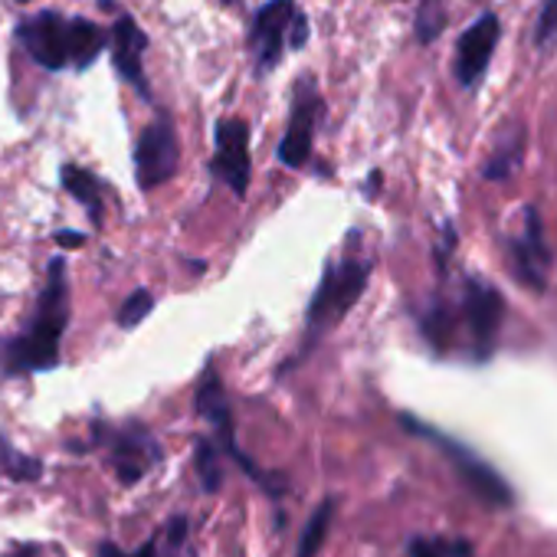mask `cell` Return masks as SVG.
<instances>
[{"label": "cell", "instance_id": "6da1fadb", "mask_svg": "<svg viewBox=\"0 0 557 557\" xmlns=\"http://www.w3.org/2000/svg\"><path fill=\"white\" fill-rule=\"evenodd\" d=\"M371 278V262L368 259H345V262H332L322 275V283L312 296L309 306V335H325L329 329H335L361 299L364 286Z\"/></svg>", "mask_w": 557, "mask_h": 557}, {"label": "cell", "instance_id": "7a4b0ae2", "mask_svg": "<svg viewBox=\"0 0 557 557\" xmlns=\"http://www.w3.org/2000/svg\"><path fill=\"white\" fill-rule=\"evenodd\" d=\"M404 426L413 430V433H420V436H426V440H433V443L453 459L456 472L466 479V485H469L485 505H498V508H508V505H511V488H508V482H505L485 459H479L469 446L449 440L446 433H440V430H433V426H426V423H420V420H413V417H404Z\"/></svg>", "mask_w": 557, "mask_h": 557}, {"label": "cell", "instance_id": "3957f363", "mask_svg": "<svg viewBox=\"0 0 557 557\" xmlns=\"http://www.w3.org/2000/svg\"><path fill=\"white\" fill-rule=\"evenodd\" d=\"M511 256V275L531 293L547 289V272H550V246L544 236V220L534 207H524L521 230L508 239Z\"/></svg>", "mask_w": 557, "mask_h": 557}, {"label": "cell", "instance_id": "277c9868", "mask_svg": "<svg viewBox=\"0 0 557 557\" xmlns=\"http://www.w3.org/2000/svg\"><path fill=\"white\" fill-rule=\"evenodd\" d=\"M135 171H138V184L145 190H154L174 177V171H177V135H174V122L168 112H158L154 122L138 138Z\"/></svg>", "mask_w": 557, "mask_h": 557}, {"label": "cell", "instance_id": "5b68a950", "mask_svg": "<svg viewBox=\"0 0 557 557\" xmlns=\"http://www.w3.org/2000/svg\"><path fill=\"white\" fill-rule=\"evenodd\" d=\"M502 315H505V302H502L498 289H492L488 283H479V278H466L462 322L472 335L475 361H485L492 355L498 329H502Z\"/></svg>", "mask_w": 557, "mask_h": 557}, {"label": "cell", "instance_id": "8992f818", "mask_svg": "<svg viewBox=\"0 0 557 557\" xmlns=\"http://www.w3.org/2000/svg\"><path fill=\"white\" fill-rule=\"evenodd\" d=\"M498 37H502V21L498 14H482L456 44V79L462 89H475L479 79L485 76L488 63H492V53L498 47Z\"/></svg>", "mask_w": 557, "mask_h": 557}, {"label": "cell", "instance_id": "52a82bcc", "mask_svg": "<svg viewBox=\"0 0 557 557\" xmlns=\"http://www.w3.org/2000/svg\"><path fill=\"white\" fill-rule=\"evenodd\" d=\"M210 171L230 184L236 197H246L249 187V125L243 119L216 122V154Z\"/></svg>", "mask_w": 557, "mask_h": 557}, {"label": "cell", "instance_id": "ba28073f", "mask_svg": "<svg viewBox=\"0 0 557 557\" xmlns=\"http://www.w3.org/2000/svg\"><path fill=\"white\" fill-rule=\"evenodd\" d=\"M158 459H161V446L141 423L125 426L109 436V462H112L119 482H125V485L141 482Z\"/></svg>", "mask_w": 557, "mask_h": 557}, {"label": "cell", "instance_id": "9c48e42d", "mask_svg": "<svg viewBox=\"0 0 557 557\" xmlns=\"http://www.w3.org/2000/svg\"><path fill=\"white\" fill-rule=\"evenodd\" d=\"M197 413H200L207 423H213V433H216L220 446H223V449H226L252 479H259L262 485H269V475H262V472L236 449V443H233V420H230L226 391H223V381H220V374H216L213 368H207L203 377H200V387H197Z\"/></svg>", "mask_w": 557, "mask_h": 557}, {"label": "cell", "instance_id": "30bf717a", "mask_svg": "<svg viewBox=\"0 0 557 557\" xmlns=\"http://www.w3.org/2000/svg\"><path fill=\"white\" fill-rule=\"evenodd\" d=\"M319 119H322V99L306 79L299 96H296L289 132H286L283 141H278V161H283L286 168H302L312 158V132H315Z\"/></svg>", "mask_w": 557, "mask_h": 557}, {"label": "cell", "instance_id": "8fae6325", "mask_svg": "<svg viewBox=\"0 0 557 557\" xmlns=\"http://www.w3.org/2000/svg\"><path fill=\"white\" fill-rule=\"evenodd\" d=\"M17 34H21V44L27 47V53L44 70L70 66V57H66V17H60L57 11H44V14L24 21Z\"/></svg>", "mask_w": 557, "mask_h": 557}, {"label": "cell", "instance_id": "7c38bea8", "mask_svg": "<svg viewBox=\"0 0 557 557\" xmlns=\"http://www.w3.org/2000/svg\"><path fill=\"white\" fill-rule=\"evenodd\" d=\"M293 14H296V0H272V4H265L256 14L252 47H256L259 70H272L278 63V57H283V44H286Z\"/></svg>", "mask_w": 557, "mask_h": 557}, {"label": "cell", "instance_id": "4fadbf2b", "mask_svg": "<svg viewBox=\"0 0 557 557\" xmlns=\"http://www.w3.org/2000/svg\"><path fill=\"white\" fill-rule=\"evenodd\" d=\"M60 332L47 325H30L17 342L8 348V371L11 374H27V371H50L60 364Z\"/></svg>", "mask_w": 557, "mask_h": 557}, {"label": "cell", "instance_id": "5bb4252c", "mask_svg": "<svg viewBox=\"0 0 557 557\" xmlns=\"http://www.w3.org/2000/svg\"><path fill=\"white\" fill-rule=\"evenodd\" d=\"M145 47H148V37L132 17H122L112 27V63H115V70L125 76V83H132L148 99L151 92H148V79H145V66H141Z\"/></svg>", "mask_w": 557, "mask_h": 557}, {"label": "cell", "instance_id": "9a60e30c", "mask_svg": "<svg viewBox=\"0 0 557 557\" xmlns=\"http://www.w3.org/2000/svg\"><path fill=\"white\" fill-rule=\"evenodd\" d=\"M521 158H524V128L518 125L515 132H505L498 138V145L488 151V158L482 164V177L492 184H505L521 168Z\"/></svg>", "mask_w": 557, "mask_h": 557}, {"label": "cell", "instance_id": "2e32d148", "mask_svg": "<svg viewBox=\"0 0 557 557\" xmlns=\"http://www.w3.org/2000/svg\"><path fill=\"white\" fill-rule=\"evenodd\" d=\"M106 50V30L96 27L92 21H66V57L70 66L86 70L99 60Z\"/></svg>", "mask_w": 557, "mask_h": 557}, {"label": "cell", "instance_id": "e0dca14e", "mask_svg": "<svg viewBox=\"0 0 557 557\" xmlns=\"http://www.w3.org/2000/svg\"><path fill=\"white\" fill-rule=\"evenodd\" d=\"M60 177H63V187L70 190V197L79 200L99 223L102 220V187H99L96 174H89L86 168H76V164H63Z\"/></svg>", "mask_w": 557, "mask_h": 557}, {"label": "cell", "instance_id": "ac0fdd59", "mask_svg": "<svg viewBox=\"0 0 557 557\" xmlns=\"http://www.w3.org/2000/svg\"><path fill=\"white\" fill-rule=\"evenodd\" d=\"M335 508H338V502H335V498H325V502L312 511V518H309V524H306V531H302V541H299L296 557H315V554L322 550V544H325V537H329V528H332Z\"/></svg>", "mask_w": 557, "mask_h": 557}, {"label": "cell", "instance_id": "d6986e66", "mask_svg": "<svg viewBox=\"0 0 557 557\" xmlns=\"http://www.w3.org/2000/svg\"><path fill=\"white\" fill-rule=\"evenodd\" d=\"M0 466H4V472L17 482H37L44 475V462L37 456L14 449L11 440H4V436H0Z\"/></svg>", "mask_w": 557, "mask_h": 557}, {"label": "cell", "instance_id": "ffe728a7", "mask_svg": "<svg viewBox=\"0 0 557 557\" xmlns=\"http://www.w3.org/2000/svg\"><path fill=\"white\" fill-rule=\"evenodd\" d=\"M194 466H197V475L203 482V492H220V485H223V466H220V446L213 440H197Z\"/></svg>", "mask_w": 557, "mask_h": 557}, {"label": "cell", "instance_id": "44dd1931", "mask_svg": "<svg viewBox=\"0 0 557 557\" xmlns=\"http://www.w3.org/2000/svg\"><path fill=\"white\" fill-rule=\"evenodd\" d=\"M410 557H472V544L466 537H413Z\"/></svg>", "mask_w": 557, "mask_h": 557}, {"label": "cell", "instance_id": "7402d4cb", "mask_svg": "<svg viewBox=\"0 0 557 557\" xmlns=\"http://www.w3.org/2000/svg\"><path fill=\"white\" fill-rule=\"evenodd\" d=\"M446 27V8L443 0H420L417 8V40L420 44H433Z\"/></svg>", "mask_w": 557, "mask_h": 557}, {"label": "cell", "instance_id": "603a6c76", "mask_svg": "<svg viewBox=\"0 0 557 557\" xmlns=\"http://www.w3.org/2000/svg\"><path fill=\"white\" fill-rule=\"evenodd\" d=\"M534 44H537V50H550L557 44V0H541L537 24H534Z\"/></svg>", "mask_w": 557, "mask_h": 557}, {"label": "cell", "instance_id": "cb8c5ba5", "mask_svg": "<svg viewBox=\"0 0 557 557\" xmlns=\"http://www.w3.org/2000/svg\"><path fill=\"white\" fill-rule=\"evenodd\" d=\"M154 309V296L151 293H145V289H138V293H132L128 296V302L122 306V312H119V325L122 329H135V325H141L145 319H148V312Z\"/></svg>", "mask_w": 557, "mask_h": 557}, {"label": "cell", "instance_id": "d4e9b609", "mask_svg": "<svg viewBox=\"0 0 557 557\" xmlns=\"http://www.w3.org/2000/svg\"><path fill=\"white\" fill-rule=\"evenodd\" d=\"M286 40L293 44V50H302L306 44H309V21H306V14H293V21H289V30H286Z\"/></svg>", "mask_w": 557, "mask_h": 557}, {"label": "cell", "instance_id": "484cf974", "mask_svg": "<svg viewBox=\"0 0 557 557\" xmlns=\"http://www.w3.org/2000/svg\"><path fill=\"white\" fill-rule=\"evenodd\" d=\"M164 541H168V547H171V550H177V547L187 541V518H184V515H177V518H171V521H168V534H164Z\"/></svg>", "mask_w": 557, "mask_h": 557}, {"label": "cell", "instance_id": "4316f807", "mask_svg": "<svg viewBox=\"0 0 557 557\" xmlns=\"http://www.w3.org/2000/svg\"><path fill=\"white\" fill-rule=\"evenodd\" d=\"M57 243H60V246H66V249H76V246H83V243H86V236H83V233H76V230H63V233H57Z\"/></svg>", "mask_w": 557, "mask_h": 557}, {"label": "cell", "instance_id": "83f0119b", "mask_svg": "<svg viewBox=\"0 0 557 557\" xmlns=\"http://www.w3.org/2000/svg\"><path fill=\"white\" fill-rule=\"evenodd\" d=\"M8 557H34V550H30V547H21V550H14V554H8Z\"/></svg>", "mask_w": 557, "mask_h": 557}, {"label": "cell", "instance_id": "f1b7e54d", "mask_svg": "<svg viewBox=\"0 0 557 557\" xmlns=\"http://www.w3.org/2000/svg\"><path fill=\"white\" fill-rule=\"evenodd\" d=\"M223 4H233V0H223Z\"/></svg>", "mask_w": 557, "mask_h": 557}]
</instances>
